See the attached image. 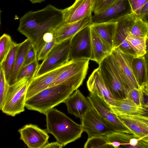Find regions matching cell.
Masks as SVG:
<instances>
[{
	"instance_id": "1",
	"label": "cell",
	"mask_w": 148,
	"mask_h": 148,
	"mask_svg": "<svg viewBox=\"0 0 148 148\" xmlns=\"http://www.w3.org/2000/svg\"><path fill=\"white\" fill-rule=\"evenodd\" d=\"M64 23L62 10L49 4L42 10L26 13L20 19L18 30L31 40L38 53L45 43L44 35L53 33Z\"/></svg>"
},
{
	"instance_id": "2",
	"label": "cell",
	"mask_w": 148,
	"mask_h": 148,
	"mask_svg": "<svg viewBox=\"0 0 148 148\" xmlns=\"http://www.w3.org/2000/svg\"><path fill=\"white\" fill-rule=\"evenodd\" d=\"M87 72L49 87L26 100L25 107L44 114L65 101L82 84Z\"/></svg>"
},
{
	"instance_id": "3",
	"label": "cell",
	"mask_w": 148,
	"mask_h": 148,
	"mask_svg": "<svg viewBox=\"0 0 148 148\" xmlns=\"http://www.w3.org/2000/svg\"><path fill=\"white\" fill-rule=\"evenodd\" d=\"M45 115L47 132L63 147L81 137L83 132L82 125L76 123L63 113L53 108Z\"/></svg>"
},
{
	"instance_id": "4",
	"label": "cell",
	"mask_w": 148,
	"mask_h": 148,
	"mask_svg": "<svg viewBox=\"0 0 148 148\" xmlns=\"http://www.w3.org/2000/svg\"><path fill=\"white\" fill-rule=\"evenodd\" d=\"M108 57L115 72L128 89L130 90L140 87L132 69V62L134 56L114 48Z\"/></svg>"
},
{
	"instance_id": "5",
	"label": "cell",
	"mask_w": 148,
	"mask_h": 148,
	"mask_svg": "<svg viewBox=\"0 0 148 148\" xmlns=\"http://www.w3.org/2000/svg\"><path fill=\"white\" fill-rule=\"evenodd\" d=\"M31 79L23 78L9 86L1 110L12 116L25 111L26 97Z\"/></svg>"
},
{
	"instance_id": "6",
	"label": "cell",
	"mask_w": 148,
	"mask_h": 148,
	"mask_svg": "<svg viewBox=\"0 0 148 148\" xmlns=\"http://www.w3.org/2000/svg\"><path fill=\"white\" fill-rule=\"evenodd\" d=\"M71 38L57 43L54 45L39 64L35 77L58 68L69 61Z\"/></svg>"
},
{
	"instance_id": "7",
	"label": "cell",
	"mask_w": 148,
	"mask_h": 148,
	"mask_svg": "<svg viewBox=\"0 0 148 148\" xmlns=\"http://www.w3.org/2000/svg\"><path fill=\"white\" fill-rule=\"evenodd\" d=\"M87 97L101 118L113 131L133 134L118 116L111 111L108 104L97 95L90 93Z\"/></svg>"
},
{
	"instance_id": "8",
	"label": "cell",
	"mask_w": 148,
	"mask_h": 148,
	"mask_svg": "<svg viewBox=\"0 0 148 148\" xmlns=\"http://www.w3.org/2000/svg\"><path fill=\"white\" fill-rule=\"evenodd\" d=\"M99 65L101 75L115 99L126 98L129 90L125 86L115 72L108 56Z\"/></svg>"
},
{
	"instance_id": "9",
	"label": "cell",
	"mask_w": 148,
	"mask_h": 148,
	"mask_svg": "<svg viewBox=\"0 0 148 148\" xmlns=\"http://www.w3.org/2000/svg\"><path fill=\"white\" fill-rule=\"evenodd\" d=\"M90 26L86 27L72 37L70 47L69 60L88 59L91 55Z\"/></svg>"
},
{
	"instance_id": "10",
	"label": "cell",
	"mask_w": 148,
	"mask_h": 148,
	"mask_svg": "<svg viewBox=\"0 0 148 148\" xmlns=\"http://www.w3.org/2000/svg\"><path fill=\"white\" fill-rule=\"evenodd\" d=\"M133 13L128 0H119L105 10L95 14L92 17V23L117 22Z\"/></svg>"
},
{
	"instance_id": "11",
	"label": "cell",
	"mask_w": 148,
	"mask_h": 148,
	"mask_svg": "<svg viewBox=\"0 0 148 148\" xmlns=\"http://www.w3.org/2000/svg\"><path fill=\"white\" fill-rule=\"evenodd\" d=\"M80 120L83 131L87 133L88 137L106 136L114 132L105 123L91 105Z\"/></svg>"
},
{
	"instance_id": "12",
	"label": "cell",
	"mask_w": 148,
	"mask_h": 148,
	"mask_svg": "<svg viewBox=\"0 0 148 148\" xmlns=\"http://www.w3.org/2000/svg\"><path fill=\"white\" fill-rule=\"evenodd\" d=\"M138 16L133 13L117 22L114 40V48H117L135 57H136V54L129 44L126 37L128 32H130L131 27Z\"/></svg>"
},
{
	"instance_id": "13",
	"label": "cell",
	"mask_w": 148,
	"mask_h": 148,
	"mask_svg": "<svg viewBox=\"0 0 148 148\" xmlns=\"http://www.w3.org/2000/svg\"><path fill=\"white\" fill-rule=\"evenodd\" d=\"M20 139L29 148H42L48 143L49 136L46 130L36 125L29 124L18 130Z\"/></svg>"
},
{
	"instance_id": "14",
	"label": "cell",
	"mask_w": 148,
	"mask_h": 148,
	"mask_svg": "<svg viewBox=\"0 0 148 148\" xmlns=\"http://www.w3.org/2000/svg\"><path fill=\"white\" fill-rule=\"evenodd\" d=\"M69 63V61L58 68L31 79L27 89L26 100L48 88L67 67Z\"/></svg>"
},
{
	"instance_id": "15",
	"label": "cell",
	"mask_w": 148,
	"mask_h": 148,
	"mask_svg": "<svg viewBox=\"0 0 148 148\" xmlns=\"http://www.w3.org/2000/svg\"><path fill=\"white\" fill-rule=\"evenodd\" d=\"M86 84L90 93L97 95L109 106L113 104L116 99L101 77L98 67L93 71L89 77Z\"/></svg>"
},
{
	"instance_id": "16",
	"label": "cell",
	"mask_w": 148,
	"mask_h": 148,
	"mask_svg": "<svg viewBox=\"0 0 148 148\" xmlns=\"http://www.w3.org/2000/svg\"><path fill=\"white\" fill-rule=\"evenodd\" d=\"M95 0H75L71 6L62 11L64 23L79 21L92 14Z\"/></svg>"
},
{
	"instance_id": "17",
	"label": "cell",
	"mask_w": 148,
	"mask_h": 148,
	"mask_svg": "<svg viewBox=\"0 0 148 148\" xmlns=\"http://www.w3.org/2000/svg\"><path fill=\"white\" fill-rule=\"evenodd\" d=\"M92 14L77 22L64 23L57 28L53 33L54 39L57 43L71 38L78 32L92 23Z\"/></svg>"
},
{
	"instance_id": "18",
	"label": "cell",
	"mask_w": 148,
	"mask_h": 148,
	"mask_svg": "<svg viewBox=\"0 0 148 148\" xmlns=\"http://www.w3.org/2000/svg\"><path fill=\"white\" fill-rule=\"evenodd\" d=\"M69 113L81 119L91 106L87 97L79 90L73 92L64 102Z\"/></svg>"
},
{
	"instance_id": "19",
	"label": "cell",
	"mask_w": 148,
	"mask_h": 148,
	"mask_svg": "<svg viewBox=\"0 0 148 148\" xmlns=\"http://www.w3.org/2000/svg\"><path fill=\"white\" fill-rule=\"evenodd\" d=\"M91 55L90 60L98 64L111 53L113 49L90 26Z\"/></svg>"
},
{
	"instance_id": "20",
	"label": "cell",
	"mask_w": 148,
	"mask_h": 148,
	"mask_svg": "<svg viewBox=\"0 0 148 148\" xmlns=\"http://www.w3.org/2000/svg\"><path fill=\"white\" fill-rule=\"evenodd\" d=\"M32 44L31 40L28 38L20 43L14 67L8 82L9 86L12 85L16 83L17 75L23 66L26 54Z\"/></svg>"
},
{
	"instance_id": "21",
	"label": "cell",
	"mask_w": 148,
	"mask_h": 148,
	"mask_svg": "<svg viewBox=\"0 0 148 148\" xmlns=\"http://www.w3.org/2000/svg\"><path fill=\"white\" fill-rule=\"evenodd\" d=\"M117 22L104 23L92 24L90 26L113 49Z\"/></svg>"
},
{
	"instance_id": "22",
	"label": "cell",
	"mask_w": 148,
	"mask_h": 148,
	"mask_svg": "<svg viewBox=\"0 0 148 148\" xmlns=\"http://www.w3.org/2000/svg\"><path fill=\"white\" fill-rule=\"evenodd\" d=\"M111 111L116 115H133L139 107L128 98L116 99L113 105L110 106Z\"/></svg>"
},
{
	"instance_id": "23",
	"label": "cell",
	"mask_w": 148,
	"mask_h": 148,
	"mask_svg": "<svg viewBox=\"0 0 148 148\" xmlns=\"http://www.w3.org/2000/svg\"><path fill=\"white\" fill-rule=\"evenodd\" d=\"M117 116L132 133L137 137L143 138L148 136V127L143 123L129 116Z\"/></svg>"
},
{
	"instance_id": "24",
	"label": "cell",
	"mask_w": 148,
	"mask_h": 148,
	"mask_svg": "<svg viewBox=\"0 0 148 148\" xmlns=\"http://www.w3.org/2000/svg\"><path fill=\"white\" fill-rule=\"evenodd\" d=\"M134 73L140 86L148 81L147 64L145 56L135 57L132 62Z\"/></svg>"
},
{
	"instance_id": "25",
	"label": "cell",
	"mask_w": 148,
	"mask_h": 148,
	"mask_svg": "<svg viewBox=\"0 0 148 148\" xmlns=\"http://www.w3.org/2000/svg\"><path fill=\"white\" fill-rule=\"evenodd\" d=\"M106 136L108 143L112 148H126L132 138L137 137L133 134L117 132H113Z\"/></svg>"
},
{
	"instance_id": "26",
	"label": "cell",
	"mask_w": 148,
	"mask_h": 148,
	"mask_svg": "<svg viewBox=\"0 0 148 148\" xmlns=\"http://www.w3.org/2000/svg\"><path fill=\"white\" fill-rule=\"evenodd\" d=\"M147 36L135 35L130 32L127 33L126 40L135 52L136 57L144 56L147 53L146 41Z\"/></svg>"
},
{
	"instance_id": "27",
	"label": "cell",
	"mask_w": 148,
	"mask_h": 148,
	"mask_svg": "<svg viewBox=\"0 0 148 148\" xmlns=\"http://www.w3.org/2000/svg\"><path fill=\"white\" fill-rule=\"evenodd\" d=\"M20 43H14L5 58L0 65L3 69L6 79L8 82L12 73Z\"/></svg>"
},
{
	"instance_id": "28",
	"label": "cell",
	"mask_w": 148,
	"mask_h": 148,
	"mask_svg": "<svg viewBox=\"0 0 148 148\" xmlns=\"http://www.w3.org/2000/svg\"><path fill=\"white\" fill-rule=\"evenodd\" d=\"M37 57L30 63L22 66L17 75L16 82L24 78L34 77L39 65Z\"/></svg>"
},
{
	"instance_id": "29",
	"label": "cell",
	"mask_w": 148,
	"mask_h": 148,
	"mask_svg": "<svg viewBox=\"0 0 148 148\" xmlns=\"http://www.w3.org/2000/svg\"><path fill=\"white\" fill-rule=\"evenodd\" d=\"M84 148H110L112 147L108 143L106 136L88 137L84 145Z\"/></svg>"
},
{
	"instance_id": "30",
	"label": "cell",
	"mask_w": 148,
	"mask_h": 148,
	"mask_svg": "<svg viewBox=\"0 0 148 148\" xmlns=\"http://www.w3.org/2000/svg\"><path fill=\"white\" fill-rule=\"evenodd\" d=\"M14 42L9 35L4 34L0 38V65L5 58Z\"/></svg>"
},
{
	"instance_id": "31",
	"label": "cell",
	"mask_w": 148,
	"mask_h": 148,
	"mask_svg": "<svg viewBox=\"0 0 148 148\" xmlns=\"http://www.w3.org/2000/svg\"><path fill=\"white\" fill-rule=\"evenodd\" d=\"M130 32L136 36H147L148 32V25L142 20L138 15L131 27Z\"/></svg>"
},
{
	"instance_id": "32",
	"label": "cell",
	"mask_w": 148,
	"mask_h": 148,
	"mask_svg": "<svg viewBox=\"0 0 148 148\" xmlns=\"http://www.w3.org/2000/svg\"><path fill=\"white\" fill-rule=\"evenodd\" d=\"M144 94L140 87L130 90L127 97L139 108L143 107Z\"/></svg>"
},
{
	"instance_id": "33",
	"label": "cell",
	"mask_w": 148,
	"mask_h": 148,
	"mask_svg": "<svg viewBox=\"0 0 148 148\" xmlns=\"http://www.w3.org/2000/svg\"><path fill=\"white\" fill-rule=\"evenodd\" d=\"M9 86L6 80L4 72L2 67H0V109L3 106L5 97Z\"/></svg>"
},
{
	"instance_id": "34",
	"label": "cell",
	"mask_w": 148,
	"mask_h": 148,
	"mask_svg": "<svg viewBox=\"0 0 148 148\" xmlns=\"http://www.w3.org/2000/svg\"><path fill=\"white\" fill-rule=\"evenodd\" d=\"M119 0H95L92 12L95 14L100 12L116 3Z\"/></svg>"
},
{
	"instance_id": "35",
	"label": "cell",
	"mask_w": 148,
	"mask_h": 148,
	"mask_svg": "<svg viewBox=\"0 0 148 148\" xmlns=\"http://www.w3.org/2000/svg\"><path fill=\"white\" fill-rule=\"evenodd\" d=\"M56 43L54 39L51 42L45 43L37 53L38 60H43Z\"/></svg>"
},
{
	"instance_id": "36",
	"label": "cell",
	"mask_w": 148,
	"mask_h": 148,
	"mask_svg": "<svg viewBox=\"0 0 148 148\" xmlns=\"http://www.w3.org/2000/svg\"><path fill=\"white\" fill-rule=\"evenodd\" d=\"M37 51L34 45L32 43L27 52L23 66L27 65L33 61L37 57Z\"/></svg>"
},
{
	"instance_id": "37",
	"label": "cell",
	"mask_w": 148,
	"mask_h": 148,
	"mask_svg": "<svg viewBox=\"0 0 148 148\" xmlns=\"http://www.w3.org/2000/svg\"><path fill=\"white\" fill-rule=\"evenodd\" d=\"M133 13L138 15L143 6L148 0H128Z\"/></svg>"
},
{
	"instance_id": "38",
	"label": "cell",
	"mask_w": 148,
	"mask_h": 148,
	"mask_svg": "<svg viewBox=\"0 0 148 148\" xmlns=\"http://www.w3.org/2000/svg\"><path fill=\"white\" fill-rule=\"evenodd\" d=\"M138 16L142 20L148 25V1L141 9Z\"/></svg>"
},
{
	"instance_id": "39",
	"label": "cell",
	"mask_w": 148,
	"mask_h": 148,
	"mask_svg": "<svg viewBox=\"0 0 148 148\" xmlns=\"http://www.w3.org/2000/svg\"><path fill=\"white\" fill-rule=\"evenodd\" d=\"M132 115H138L148 118V108L144 107H139L135 114Z\"/></svg>"
},
{
	"instance_id": "40",
	"label": "cell",
	"mask_w": 148,
	"mask_h": 148,
	"mask_svg": "<svg viewBox=\"0 0 148 148\" xmlns=\"http://www.w3.org/2000/svg\"><path fill=\"white\" fill-rule=\"evenodd\" d=\"M130 116L145 125L148 127V118L138 115H126Z\"/></svg>"
},
{
	"instance_id": "41",
	"label": "cell",
	"mask_w": 148,
	"mask_h": 148,
	"mask_svg": "<svg viewBox=\"0 0 148 148\" xmlns=\"http://www.w3.org/2000/svg\"><path fill=\"white\" fill-rule=\"evenodd\" d=\"M54 39L53 34L52 32H47L43 36V40L45 43L51 42Z\"/></svg>"
},
{
	"instance_id": "42",
	"label": "cell",
	"mask_w": 148,
	"mask_h": 148,
	"mask_svg": "<svg viewBox=\"0 0 148 148\" xmlns=\"http://www.w3.org/2000/svg\"><path fill=\"white\" fill-rule=\"evenodd\" d=\"M63 146L57 141L47 143L42 148H62Z\"/></svg>"
},
{
	"instance_id": "43",
	"label": "cell",
	"mask_w": 148,
	"mask_h": 148,
	"mask_svg": "<svg viewBox=\"0 0 148 148\" xmlns=\"http://www.w3.org/2000/svg\"><path fill=\"white\" fill-rule=\"evenodd\" d=\"M140 87L144 94L148 97V82L143 84Z\"/></svg>"
},
{
	"instance_id": "44",
	"label": "cell",
	"mask_w": 148,
	"mask_h": 148,
	"mask_svg": "<svg viewBox=\"0 0 148 148\" xmlns=\"http://www.w3.org/2000/svg\"><path fill=\"white\" fill-rule=\"evenodd\" d=\"M143 107L148 108V97L144 95L143 97Z\"/></svg>"
},
{
	"instance_id": "45",
	"label": "cell",
	"mask_w": 148,
	"mask_h": 148,
	"mask_svg": "<svg viewBox=\"0 0 148 148\" xmlns=\"http://www.w3.org/2000/svg\"><path fill=\"white\" fill-rule=\"evenodd\" d=\"M141 140L146 148H148V136L143 138Z\"/></svg>"
},
{
	"instance_id": "46",
	"label": "cell",
	"mask_w": 148,
	"mask_h": 148,
	"mask_svg": "<svg viewBox=\"0 0 148 148\" xmlns=\"http://www.w3.org/2000/svg\"><path fill=\"white\" fill-rule=\"evenodd\" d=\"M33 3H40L45 0H29Z\"/></svg>"
},
{
	"instance_id": "47",
	"label": "cell",
	"mask_w": 148,
	"mask_h": 148,
	"mask_svg": "<svg viewBox=\"0 0 148 148\" xmlns=\"http://www.w3.org/2000/svg\"><path fill=\"white\" fill-rule=\"evenodd\" d=\"M145 58H146V60L147 64V74H148V81L147 82H148V54H146L145 55Z\"/></svg>"
},
{
	"instance_id": "48",
	"label": "cell",
	"mask_w": 148,
	"mask_h": 148,
	"mask_svg": "<svg viewBox=\"0 0 148 148\" xmlns=\"http://www.w3.org/2000/svg\"><path fill=\"white\" fill-rule=\"evenodd\" d=\"M146 46L147 53H148V38H147L146 41Z\"/></svg>"
},
{
	"instance_id": "49",
	"label": "cell",
	"mask_w": 148,
	"mask_h": 148,
	"mask_svg": "<svg viewBox=\"0 0 148 148\" xmlns=\"http://www.w3.org/2000/svg\"><path fill=\"white\" fill-rule=\"evenodd\" d=\"M147 38H148V32L147 35Z\"/></svg>"
},
{
	"instance_id": "50",
	"label": "cell",
	"mask_w": 148,
	"mask_h": 148,
	"mask_svg": "<svg viewBox=\"0 0 148 148\" xmlns=\"http://www.w3.org/2000/svg\"><path fill=\"white\" fill-rule=\"evenodd\" d=\"M147 54H148V53H147Z\"/></svg>"
}]
</instances>
